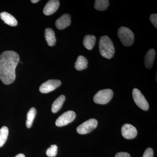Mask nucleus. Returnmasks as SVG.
I'll use <instances>...</instances> for the list:
<instances>
[{
  "label": "nucleus",
  "instance_id": "obj_1",
  "mask_svg": "<svg viewBox=\"0 0 157 157\" xmlns=\"http://www.w3.org/2000/svg\"><path fill=\"white\" fill-rule=\"evenodd\" d=\"M19 61L18 54L6 51L0 55V79L6 85L12 83L16 78L15 69Z\"/></svg>",
  "mask_w": 157,
  "mask_h": 157
},
{
  "label": "nucleus",
  "instance_id": "obj_2",
  "mask_svg": "<svg viewBox=\"0 0 157 157\" xmlns=\"http://www.w3.org/2000/svg\"><path fill=\"white\" fill-rule=\"evenodd\" d=\"M99 50L101 56L105 58H112L115 53V48L112 40L108 36L101 37L99 40Z\"/></svg>",
  "mask_w": 157,
  "mask_h": 157
},
{
  "label": "nucleus",
  "instance_id": "obj_3",
  "mask_svg": "<svg viewBox=\"0 0 157 157\" xmlns=\"http://www.w3.org/2000/svg\"><path fill=\"white\" fill-rule=\"evenodd\" d=\"M117 35L121 42L125 46H130L134 42V34L133 32L128 28L121 27L117 31Z\"/></svg>",
  "mask_w": 157,
  "mask_h": 157
},
{
  "label": "nucleus",
  "instance_id": "obj_4",
  "mask_svg": "<svg viewBox=\"0 0 157 157\" xmlns=\"http://www.w3.org/2000/svg\"><path fill=\"white\" fill-rule=\"evenodd\" d=\"M113 95V91L111 90H101L94 96V101L97 104H107L112 99Z\"/></svg>",
  "mask_w": 157,
  "mask_h": 157
},
{
  "label": "nucleus",
  "instance_id": "obj_5",
  "mask_svg": "<svg viewBox=\"0 0 157 157\" xmlns=\"http://www.w3.org/2000/svg\"><path fill=\"white\" fill-rule=\"evenodd\" d=\"M98 124V121L95 119H90L78 126L76 131L80 135L88 134L95 129Z\"/></svg>",
  "mask_w": 157,
  "mask_h": 157
},
{
  "label": "nucleus",
  "instance_id": "obj_6",
  "mask_svg": "<svg viewBox=\"0 0 157 157\" xmlns=\"http://www.w3.org/2000/svg\"><path fill=\"white\" fill-rule=\"evenodd\" d=\"M132 95L135 104L139 108L144 110H147L149 109L148 102L139 90L136 88L134 89L132 92Z\"/></svg>",
  "mask_w": 157,
  "mask_h": 157
},
{
  "label": "nucleus",
  "instance_id": "obj_7",
  "mask_svg": "<svg viewBox=\"0 0 157 157\" xmlns=\"http://www.w3.org/2000/svg\"><path fill=\"white\" fill-rule=\"evenodd\" d=\"M76 113L72 110L67 111L62 114L56 122V125L58 127L67 125L73 122L76 118Z\"/></svg>",
  "mask_w": 157,
  "mask_h": 157
},
{
  "label": "nucleus",
  "instance_id": "obj_8",
  "mask_svg": "<svg viewBox=\"0 0 157 157\" xmlns=\"http://www.w3.org/2000/svg\"><path fill=\"white\" fill-rule=\"evenodd\" d=\"M61 84V81L58 79H50L41 85L39 91L43 94H47L54 90Z\"/></svg>",
  "mask_w": 157,
  "mask_h": 157
},
{
  "label": "nucleus",
  "instance_id": "obj_9",
  "mask_svg": "<svg viewBox=\"0 0 157 157\" xmlns=\"http://www.w3.org/2000/svg\"><path fill=\"white\" fill-rule=\"evenodd\" d=\"M137 130L132 124H124L121 128V134L125 138L132 139L135 138L137 135Z\"/></svg>",
  "mask_w": 157,
  "mask_h": 157
},
{
  "label": "nucleus",
  "instance_id": "obj_10",
  "mask_svg": "<svg viewBox=\"0 0 157 157\" xmlns=\"http://www.w3.org/2000/svg\"><path fill=\"white\" fill-rule=\"evenodd\" d=\"M59 4V1L58 0H50L48 1L43 9L44 14L48 16L53 14L58 9Z\"/></svg>",
  "mask_w": 157,
  "mask_h": 157
},
{
  "label": "nucleus",
  "instance_id": "obj_11",
  "mask_svg": "<svg viewBox=\"0 0 157 157\" xmlns=\"http://www.w3.org/2000/svg\"><path fill=\"white\" fill-rule=\"evenodd\" d=\"M71 17L70 14H65L58 18L56 21V26L59 30H63L71 24Z\"/></svg>",
  "mask_w": 157,
  "mask_h": 157
},
{
  "label": "nucleus",
  "instance_id": "obj_12",
  "mask_svg": "<svg viewBox=\"0 0 157 157\" xmlns=\"http://www.w3.org/2000/svg\"><path fill=\"white\" fill-rule=\"evenodd\" d=\"M0 17L5 23L8 25L11 26H15L17 25V21L16 18L8 12H2L1 13Z\"/></svg>",
  "mask_w": 157,
  "mask_h": 157
},
{
  "label": "nucleus",
  "instance_id": "obj_13",
  "mask_svg": "<svg viewBox=\"0 0 157 157\" xmlns=\"http://www.w3.org/2000/svg\"><path fill=\"white\" fill-rule=\"evenodd\" d=\"M155 51L154 49H150L147 52L144 57V63L147 69H151L152 67L155 57Z\"/></svg>",
  "mask_w": 157,
  "mask_h": 157
},
{
  "label": "nucleus",
  "instance_id": "obj_14",
  "mask_svg": "<svg viewBox=\"0 0 157 157\" xmlns=\"http://www.w3.org/2000/svg\"><path fill=\"white\" fill-rule=\"evenodd\" d=\"M45 36L46 41H47L48 46H53L56 43V39L55 34L52 29L47 28L45 29Z\"/></svg>",
  "mask_w": 157,
  "mask_h": 157
},
{
  "label": "nucleus",
  "instance_id": "obj_15",
  "mask_svg": "<svg viewBox=\"0 0 157 157\" xmlns=\"http://www.w3.org/2000/svg\"><path fill=\"white\" fill-rule=\"evenodd\" d=\"M96 38L93 35H87L85 36L83 40V44L84 47L88 50H91L94 48L95 44Z\"/></svg>",
  "mask_w": 157,
  "mask_h": 157
},
{
  "label": "nucleus",
  "instance_id": "obj_16",
  "mask_svg": "<svg viewBox=\"0 0 157 157\" xmlns=\"http://www.w3.org/2000/svg\"><path fill=\"white\" fill-rule=\"evenodd\" d=\"M88 62L86 58L82 56H79L77 58L75 63V68L78 71L85 70L87 68Z\"/></svg>",
  "mask_w": 157,
  "mask_h": 157
},
{
  "label": "nucleus",
  "instance_id": "obj_17",
  "mask_svg": "<svg viewBox=\"0 0 157 157\" xmlns=\"http://www.w3.org/2000/svg\"><path fill=\"white\" fill-rule=\"evenodd\" d=\"M65 96L61 95L57 98L56 100L54 101L52 106V111L53 113H56L59 109L61 108L63 104L65 101Z\"/></svg>",
  "mask_w": 157,
  "mask_h": 157
},
{
  "label": "nucleus",
  "instance_id": "obj_18",
  "mask_svg": "<svg viewBox=\"0 0 157 157\" xmlns=\"http://www.w3.org/2000/svg\"><path fill=\"white\" fill-rule=\"evenodd\" d=\"M36 114V109L34 107H32L29 110L27 114V120L26 125L28 128H30Z\"/></svg>",
  "mask_w": 157,
  "mask_h": 157
},
{
  "label": "nucleus",
  "instance_id": "obj_19",
  "mask_svg": "<svg viewBox=\"0 0 157 157\" xmlns=\"http://www.w3.org/2000/svg\"><path fill=\"white\" fill-rule=\"evenodd\" d=\"M109 6L108 0H97L95 1L94 7L98 11H103L107 10Z\"/></svg>",
  "mask_w": 157,
  "mask_h": 157
},
{
  "label": "nucleus",
  "instance_id": "obj_20",
  "mask_svg": "<svg viewBox=\"0 0 157 157\" xmlns=\"http://www.w3.org/2000/svg\"><path fill=\"white\" fill-rule=\"evenodd\" d=\"M9 135V129L7 127H2L0 129V147L6 143Z\"/></svg>",
  "mask_w": 157,
  "mask_h": 157
},
{
  "label": "nucleus",
  "instance_id": "obj_21",
  "mask_svg": "<svg viewBox=\"0 0 157 157\" xmlns=\"http://www.w3.org/2000/svg\"><path fill=\"white\" fill-rule=\"evenodd\" d=\"M58 147L57 145H52L49 148H48L46 151V155L48 157H55L57 154Z\"/></svg>",
  "mask_w": 157,
  "mask_h": 157
},
{
  "label": "nucleus",
  "instance_id": "obj_22",
  "mask_svg": "<svg viewBox=\"0 0 157 157\" xmlns=\"http://www.w3.org/2000/svg\"><path fill=\"white\" fill-rule=\"evenodd\" d=\"M150 20L156 29L157 28V14H153L150 16Z\"/></svg>",
  "mask_w": 157,
  "mask_h": 157
},
{
  "label": "nucleus",
  "instance_id": "obj_23",
  "mask_svg": "<svg viewBox=\"0 0 157 157\" xmlns=\"http://www.w3.org/2000/svg\"><path fill=\"white\" fill-rule=\"evenodd\" d=\"M154 151L152 149L148 147L144 151L142 157H153Z\"/></svg>",
  "mask_w": 157,
  "mask_h": 157
},
{
  "label": "nucleus",
  "instance_id": "obj_24",
  "mask_svg": "<svg viewBox=\"0 0 157 157\" xmlns=\"http://www.w3.org/2000/svg\"><path fill=\"white\" fill-rule=\"evenodd\" d=\"M115 157H131V155L128 153L121 152L117 154Z\"/></svg>",
  "mask_w": 157,
  "mask_h": 157
},
{
  "label": "nucleus",
  "instance_id": "obj_25",
  "mask_svg": "<svg viewBox=\"0 0 157 157\" xmlns=\"http://www.w3.org/2000/svg\"><path fill=\"white\" fill-rule=\"evenodd\" d=\"M14 157H25V155L23 154H19L15 156Z\"/></svg>",
  "mask_w": 157,
  "mask_h": 157
},
{
  "label": "nucleus",
  "instance_id": "obj_26",
  "mask_svg": "<svg viewBox=\"0 0 157 157\" xmlns=\"http://www.w3.org/2000/svg\"><path fill=\"white\" fill-rule=\"evenodd\" d=\"M39 2V0H32L31 2L33 3H36Z\"/></svg>",
  "mask_w": 157,
  "mask_h": 157
}]
</instances>
